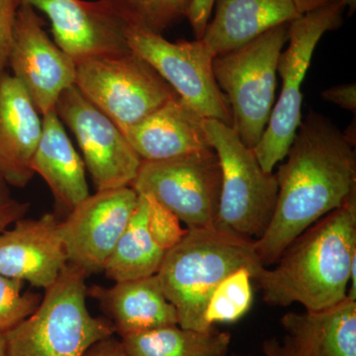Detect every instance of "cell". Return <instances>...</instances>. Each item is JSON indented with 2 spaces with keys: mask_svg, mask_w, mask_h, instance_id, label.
Instances as JSON below:
<instances>
[{
  "mask_svg": "<svg viewBox=\"0 0 356 356\" xmlns=\"http://www.w3.org/2000/svg\"><path fill=\"white\" fill-rule=\"evenodd\" d=\"M343 132L310 110L300 123L277 178L273 216L255 250L273 266L288 245L318 220L356 200V154Z\"/></svg>",
  "mask_w": 356,
  "mask_h": 356,
  "instance_id": "6da1fadb",
  "label": "cell"
},
{
  "mask_svg": "<svg viewBox=\"0 0 356 356\" xmlns=\"http://www.w3.org/2000/svg\"><path fill=\"white\" fill-rule=\"evenodd\" d=\"M356 261V200L318 220L286 248L274 268L255 282L270 306L299 303L306 311L327 310L348 296Z\"/></svg>",
  "mask_w": 356,
  "mask_h": 356,
  "instance_id": "7a4b0ae2",
  "label": "cell"
},
{
  "mask_svg": "<svg viewBox=\"0 0 356 356\" xmlns=\"http://www.w3.org/2000/svg\"><path fill=\"white\" fill-rule=\"evenodd\" d=\"M242 268L252 273L254 281L266 268L254 241L215 225L187 229L182 240L166 252L156 276L177 310L178 325L204 332L211 329L204 314L213 291L229 274Z\"/></svg>",
  "mask_w": 356,
  "mask_h": 356,
  "instance_id": "3957f363",
  "label": "cell"
},
{
  "mask_svg": "<svg viewBox=\"0 0 356 356\" xmlns=\"http://www.w3.org/2000/svg\"><path fill=\"white\" fill-rule=\"evenodd\" d=\"M86 278L67 264L44 289L36 311L6 332L7 356H83L93 344L113 337L112 323L88 311Z\"/></svg>",
  "mask_w": 356,
  "mask_h": 356,
  "instance_id": "277c9868",
  "label": "cell"
},
{
  "mask_svg": "<svg viewBox=\"0 0 356 356\" xmlns=\"http://www.w3.org/2000/svg\"><path fill=\"white\" fill-rule=\"evenodd\" d=\"M290 23L277 26L254 41L213 58L218 86L226 93L233 125L243 144H259L275 104L276 74Z\"/></svg>",
  "mask_w": 356,
  "mask_h": 356,
  "instance_id": "5b68a950",
  "label": "cell"
},
{
  "mask_svg": "<svg viewBox=\"0 0 356 356\" xmlns=\"http://www.w3.org/2000/svg\"><path fill=\"white\" fill-rule=\"evenodd\" d=\"M204 128L219 158L222 172L218 227L257 241L275 209L276 175L262 170L254 149L243 144L236 131L222 122L205 119Z\"/></svg>",
  "mask_w": 356,
  "mask_h": 356,
  "instance_id": "8992f818",
  "label": "cell"
},
{
  "mask_svg": "<svg viewBox=\"0 0 356 356\" xmlns=\"http://www.w3.org/2000/svg\"><path fill=\"white\" fill-rule=\"evenodd\" d=\"M343 9L341 2H332L290 22L288 47L280 54L277 64L282 81L280 98L261 140L252 149L266 172H273L275 165L286 158L302 121V83L314 51L325 33L343 24Z\"/></svg>",
  "mask_w": 356,
  "mask_h": 356,
  "instance_id": "52a82bcc",
  "label": "cell"
},
{
  "mask_svg": "<svg viewBox=\"0 0 356 356\" xmlns=\"http://www.w3.org/2000/svg\"><path fill=\"white\" fill-rule=\"evenodd\" d=\"M74 86L123 133L177 96L159 72L132 51L79 63Z\"/></svg>",
  "mask_w": 356,
  "mask_h": 356,
  "instance_id": "ba28073f",
  "label": "cell"
},
{
  "mask_svg": "<svg viewBox=\"0 0 356 356\" xmlns=\"http://www.w3.org/2000/svg\"><path fill=\"white\" fill-rule=\"evenodd\" d=\"M131 187L168 208L187 229L216 225L222 172L213 149L166 161H142Z\"/></svg>",
  "mask_w": 356,
  "mask_h": 356,
  "instance_id": "9c48e42d",
  "label": "cell"
},
{
  "mask_svg": "<svg viewBox=\"0 0 356 356\" xmlns=\"http://www.w3.org/2000/svg\"><path fill=\"white\" fill-rule=\"evenodd\" d=\"M127 40L131 51L146 60L194 111L232 127L231 109L213 72L214 57L202 40L170 42L132 26Z\"/></svg>",
  "mask_w": 356,
  "mask_h": 356,
  "instance_id": "30bf717a",
  "label": "cell"
},
{
  "mask_svg": "<svg viewBox=\"0 0 356 356\" xmlns=\"http://www.w3.org/2000/svg\"><path fill=\"white\" fill-rule=\"evenodd\" d=\"M55 109L76 137L96 191L132 186L142 159L120 128L76 86L65 89Z\"/></svg>",
  "mask_w": 356,
  "mask_h": 356,
  "instance_id": "8fae6325",
  "label": "cell"
},
{
  "mask_svg": "<svg viewBox=\"0 0 356 356\" xmlns=\"http://www.w3.org/2000/svg\"><path fill=\"white\" fill-rule=\"evenodd\" d=\"M139 194L131 186L97 191L60 222L69 264L86 276L100 273L137 207Z\"/></svg>",
  "mask_w": 356,
  "mask_h": 356,
  "instance_id": "7c38bea8",
  "label": "cell"
},
{
  "mask_svg": "<svg viewBox=\"0 0 356 356\" xmlns=\"http://www.w3.org/2000/svg\"><path fill=\"white\" fill-rule=\"evenodd\" d=\"M44 14L54 42L74 63L131 51L129 24L109 0H22Z\"/></svg>",
  "mask_w": 356,
  "mask_h": 356,
  "instance_id": "4fadbf2b",
  "label": "cell"
},
{
  "mask_svg": "<svg viewBox=\"0 0 356 356\" xmlns=\"http://www.w3.org/2000/svg\"><path fill=\"white\" fill-rule=\"evenodd\" d=\"M7 67L41 115L55 109L60 95L76 83V63L49 37L37 11L25 3L16 17Z\"/></svg>",
  "mask_w": 356,
  "mask_h": 356,
  "instance_id": "5bb4252c",
  "label": "cell"
},
{
  "mask_svg": "<svg viewBox=\"0 0 356 356\" xmlns=\"http://www.w3.org/2000/svg\"><path fill=\"white\" fill-rule=\"evenodd\" d=\"M69 264L55 215L20 219L0 235V273L34 287H50Z\"/></svg>",
  "mask_w": 356,
  "mask_h": 356,
  "instance_id": "9a60e30c",
  "label": "cell"
},
{
  "mask_svg": "<svg viewBox=\"0 0 356 356\" xmlns=\"http://www.w3.org/2000/svg\"><path fill=\"white\" fill-rule=\"evenodd\" d=\"M43 129L42 115L22 84L0 76V177L9 186L24 188L35 173L32 161Z\"/></svg>",
  "mask_w": 356,
  "mask_h": 356,
  "instance_id": "2e32d148",
  "label": "cell"
},
{
  "mask_svg": "<svg viewBox=\"0 0 356 356\" xmlns=\"http://www.w3.org/2000/svg\"><path fill=\"white\" fill-rule=\"evenodd\" d=\"M204 121L177 95L123 134L142 161H166L212 149Z\"/></svg>",
  "mask_w": 356,
  "mask_h": 356,
  "instance_id": "e0dca14e",
  "label": "cell"
},
{
  "mask_svg": "<svg viewBox=\"0 0 356 356\" xmlns=\"http://www.w3.org/2000/svg\"><path fill=\"white\" fill-rule=\"evenodd\" d=\"M215 4L214 18L201 38L214 58L301 16L293 0H216Z\"/></svg>",
  "mask_w": 356,
  "mask_h": 356,
  "instance_id": "ac0fdd59",
  "label": "cell"
},
{
  "mask_svg": "<svg viewBox=\"0 0 356 356\" xmlns=\"http://www.w3.org/2000/svg\"><path fill=\"white\" fill-rule=\"evenodd\" d=\"M88 295L102 304L120 337L178 325L177 310L166 298L156 274L118 281L110 288L92 287Z\"/></svg>",
  "mask_w": 356,
  "mask_h": 356,
  "instance_id": "d6986e66",
  "label": "cell"
},
{
  "mask_svg": "<svg viewBox=\"0 0 356 356\" xmlns=\"http://www.w3.org/2000/svg\"><path fill=\"white\" fill-rule=\"evenodd\" d=\"M43 129L32 161V170L51 189L56 202L72 211L88 198L86 168L65 132L56 109L42 115Z\"/></svg>",
  "mask_w": 356,
  "mask_h": 356,
  "instance_id": "ffe728a7",
  "label": "cell"
},
{
  "mask_svg": "<svg viewBox=\"0 0 356 356\" xmlns=\"http://www.w3.org/2000/svg\"><path fill=\"white\" fill-rule=\"evenodd\" d=\"M281 325L307 356H356V301L320 312L285 314Z\"/></svg>",
  "mask_w": 356,
  "mask_h": 356,
  "instance_id": "44dd1931",
  "label": "cell"
},
{
  "mask_svg": "<svg viewBox=\"0 0 356 356\" xmlns=\"http://www.w3.org/2000/svg\"><path fill=\"white\" fill-rule=\"evenodd\" d=\"M121 343L128 356H222L231 334L215 327L201 332L170 325L121 337Z\"/></svg>",
  "mask_w": 356,
  "mask_h": 356,
  "instance_id": "7402d4cb",
  "label": "cell"
},
{
  "mask_svg": "<svg viewBox=\"0 0 356 356\" xmlns=\"http://www.w3.org/2000/svg\"><path fill=\"white\" fill-rule=\"evenodd\" d=\"M147 214V197L139 194L133 216L103 269L109 280L118 282L158 273L166 252L149 233Z\"/></svg>",
  "mask_w": 356,
  "mask_h": 356,
  "instance_id": "603a6c76",
  "label": "cell"
},
{
  "mask_svg": "<svg viewBox=\"0 0 356 356\" xmlns=\"http://www.w3.org/2000/svg\"><path fill=\"white\" fill-rule=\"evenodd\" d=\"M252 274L247 268L229 274L211 295L204 320L209 327L241 320L252 305Z\"/></svg>",
  "mask_w": 356,
  "mask_h": 356,
  "instance_id": "cb8c5ba5",
  "label": "cell"
},
{
  "mask_svg": "<svg viewBox=\"0 0 356 356\" xmlns=\"http://www.w3.org/2000/svg\"><path fill=\"white\" fill-rule=\"evenodd\" d=\"M129 26L163 34L185 17L191 0H109Z\"/></svg>",
  "mask_w": 356,
  "mask_h": 356,
  "instance_id": "d4e9b609",
  "label": "cell"
},
{
  "mask_svg": "<svg viewBox=\"0 0 356 356\" xmlns=\"http://www.w3.org/2000/svg\"><path fill=\"white\" fill-rule=\"evenodd\" d=\"M22 281L0 273V332L6 334L32 315L41 303V296L23 293Z\"/></svg>",
  "mask_w": 356,
  "mask_h": 356,
  "instance_id": "484cf974",
  "label": "cell"
},
{
  "mask_svg": "<svg viewBox=\"0 0 356 356\" xmlns=\"http://www.w3.org/2000/svg\"><path fill=\"white\" fill-rule=\"evenodd\" d=\"M144 195L147 200V228L156 245L168 252L182 240L187 229L182 228L181 222L168 208L151 196Z\"/></svg>",
  "mask_w": 356,
  "mask_h": 356,
  "instance_id": "4316f807",
  "label": "cell"
},
{
  "mask_svg": "<svg viewBox=\"0 0 356 356\" xmlns=\"http://www.w3.org/2000/svg\"><path fill=\"white\" fill-rule=\"evenodd\" d=\"M22 0H0V76L6 72L14 26Z\"/></svg>",
  "mask_w": 356,
  "mask_h": 356,
  "instance_id": "83f0119b",
  "label": "cell"
},
{
  "mask_svg": "<svg viewBox=\"0 0 356 356\" xmlns=\"http://www.w3.org/2000/svg\"><path fill=\"white\" fill-rule=\"evenodd\" d=\"M30 204L13 197L9 185L0 177V235L25 217Z\"/></svg>",
  "mask_w": 356,
  "mask_h": 356,
  "instance_id": "f1b7e54d",
  "label": "cell"
},
{
  "mask_svg": "<svg viewBox=\"0 0 356 356\" xmlns=\"http://www.w3.org/2000/svg\"><path fill=\"white\" fill-rule=\"evenodd\" d=\"M216 0H191L185 17L189 21L195 38H202L209 23L211 13Z\"/></svg>",
  "mask_w": 356,
  "mask_h": 356,
  "instance_id": "f546056e",
  "label": "cell"
},
{
  "mask_svg": "<svg viewBox=\"0 0 356 356\" xmlns=\"http://www.w3.org/2000/svg\"><path fill=\"white\" fill-rule=\"evenodd\" d=\"M325 102L334 103L348 111H356V86L355 83L339 84L325 89L321 93Z\"/></svg>",
  "mask_w": 356,
  "mask_h": 356,
  "instance_id": "4dcf8cb0",
  "label": "cell"
},
{
  "mask_svg": "<svg viewBox=\"0 0 356 356\" xmlns=\"http://www.w3.org/2000/svg\"><path fill=\"white\" fill-rule=\"evenodd\" d=\"M264 356H307L305 351L293 337L286 336L282 339L271 337L262 344Z\"/></svg>",
  "mask_w": 356,
  "mask_h": 356,
  "instance_id": "1f68e13d",
  "label": "cell"
},
{
  "mask_svg": "<svg viewBox=\"0 0 356 356\" xmlns=\"http://www.w3.org/2000/svg\"><path fill=\"white\" fill-rule=\"evenodd\" d=\"M83 356H128L122 346L121 341H117L113 337L102 339L93 344Z\"/></svg>",
  "mask_w": 356,
  "mask_h": 356,
  "instance_id": "d6a6232c",
  "label": "cell"
},
{
  "mask_svg": "<svg viewBox=\"0 0 356 356\" xmlns=\"http://www.w3.org/2000/svg\"><path fill=\"white\" fill-rule=\"evenodd\" d=\"M336 1H339V0H293L297 11L301 15Z\"/></svg>",
  "mask_w": 356,
  "mask_h": 356,
  "instance_id": "836d02e7",
  "label": "cell"
},
{
  "mask_svg": "<svg viewBox=\"0 0 356 356\" xmlns=\"http://www.w3.org/2000/svg\"><path fill=\"white\" fill-rule=\"evenodd\" d=\"M0 356H7L6 334L0 332Z\"/></svg>",
  "mask_w": 356,
  "mask_h": 356,
  "instance_id": "e575fe53",
  "label": "cell"
},
{
  "mask_svg": "<svg viewBox=\"0 0 356 356\" xmlns=\"http://www.w3.org/2000/svg\"><path fill=\"white\" fill-rule=\"evenodd\" d=\"M339 1L343 4L344 8H346V7H348V9H350V15L355 13L356 8V0H339Z\"/></svg>",
  "mask_w": 356,
  "mask_h": 356,
  "instance_id": "d590c367",
  "label": "cell"
},
{
  "mask_svg": "<svg viewBox=\"0 0 356 356\" xmlns=\"http://www.w3.org/2000/svg\"><path fill=\"white\" fill-rule=\"evenodd\" d=\"M222 356H228V355H222Z\"/></svg>",
  "mask_w": 356,
  "mask_h": 356,
  "instance_id": "8d00e7d4",
  "label": "cell"
}]
</instances>
